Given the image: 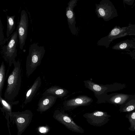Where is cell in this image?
<instances>
[{"mask_svg":"<svg viewBox=\"0 0 135 135\" xmlns=\"http://www.w3.org/2000/svg\"><path fill=\"white\" fill-rule=\"evenodd\" d=\"M5 66L3 62L0 67V97L1 96L2 92L5 82Z\"/></svg>","mask_w":135,"mask_h":135,"instance_id":"obj_20","label":"cell"},{"mask_svg":"<svg viewBox=\"0 0 135 135\" xmlns=\"http://www.w3.org/2000/svg\"><path fill=\"white\" fill-rule=\"evenodd\" d=\"M134 0H123L124 3L127 4L128 5H132L134 3Z\"/></svg>","mask_w":135,"mask_h":135,"instance_id":"obj_24","label":"cell"},{"mask_svg":"<svg viewBox=\"0 0 135 135\" xmlns=\"http://www.w3.org/2000/svg\"><path fill=\"white\" fill-rule=\"evenodd\" d=\"M28 18L26 11L24 10L21 12L20 20L17 28L19 47L22 50L25 45L27 36L28 26Z\"/></svg>","mask_w":135,"mask_h":135,"instance_id":"obj_9","label":"cell"},{"mask_svg":"<svg viewBox=\"0 0 135 135\" xmlns=\"http://www.w3.org/2000/svg\"><path fill=\"white\" fill-rule=\"evenodd\" d=\"M125 117L128 120L130 123V126L128 128L129 130L132 131H135V112L128 113L127 114Z\"/></svg>","mask_w":135,"mask_h":135,"instance_id":"obj_21","label":"cell"},{"mask_svg":"<svg viewBox=\"0 0 135 135\" xmlns=\"http://www.w3.org/2000/svg\"><path fill=\"white\" fill-rule=\"evenodd\" d=\"M13 64L14 68L8 77L4 95L5 100L10 102H12L18 95L22 83L20 63L19 61L15 60Z\"/></svg>","mask_w":135,"mask_h":135,"instance_id":"obj_1","label":"cell"},{"mask_svg":"<svg viewBox=\"0 0 135 135\" xmlns=\"http://www.w3.org/2000/svg\"><path fill=\"white\" fill-rule=\"evenodd\" d=\"M15 16H7V27L6 34L7 38L11 34L15 28Z\"/></svg>","mask_w":135,"mask_h":135,"instance_id":"obj_17","label":"cell"},{"mask_svg":"<svg viewBox=\"0 0 135 135\" xmlns=\"http://www.w3.org/2000/svg\"><path fill=\"white\" fill-rule=\"evenodd\" d=\"M92 101V98L87 96H81L65 101L63 103V106L65 109L70 110L87 105Z\"/></svg>","mask_w":135,"mask_h":135,"instance_id":"obj_11","label":"cell"},{"mask_svg":"<svg viewBox=\"0 0 135 135\" xmlns=\"http://www.w3.org/2000/svg\"><path fill=\"white\" fill-rule=\"evenodd\" d=\"M78 0H71L68 4V6L66 8V15L69 28L71 32L74 35H76L77 29L76 27V22L75 13L74 8L77 5Z\"/></svg>","mask_w":135,"mask_h":135,"instance_id":"obj_10","label":"cell"},{"mask_svg":"<svg viewBox=\"0 0 135 135\" xmlns=\"http://www.w3.org/2000/svg\"><path fill=\"white\" fill-rule=\"evenodd\" d=\"M33 113L29 110L22 112H12L10 116V122L15 124L18 130V135H21L30 124Z\"/></svg>","mask_w":135,"mask_h":135,"instance_id":"obj_4","label":"cell"},{"mask_svg":"<svg viewBox=\"0 0 135 135\" xmlns=\"http://www.w3.org/2000/svg\"><path fill=\"white\" fill-rule=\"evenodd\" d=\"M95 12L98 18L108 22L118 16L117 10L112 2L109 0H102L96 4Z\"/></svg>","mask_w":135,"mask_h":135,"instance_id":"obj_5","label":"cell"},{"mask_svg":"<svg viewBox=\"0 0 135 135\" xmlns=\"http://www.w3.org/2000/svg\"><path fill=\"white\" fill-rule=\"evenodd\" d=\"M53 117L72 131L81 134L84 133L85 132L83 128L76 124L70 116L64 111L56 110L54 112Z\"/></svg>","mask_w":135,"mask_h":135,"instance_id":"obj_6","label":"cell"},{"mask_svg":"<svg viewBox=\"0 0 135 135\" xmlns=\"http://www.w3.org/2000/svg\"><path fill=\"white\" fill-rule=\"evenodd\" d=\"M0 103H1L2 107V108L0 107V109L2 112H3L4 115V113H5V118L7 120V124L8 131L10 135H11V134L10 129V122L9 119L10 116L11 115L12 112V107L13 105L17 104V102H7L6 100L2 98L1 96L0 97Z\"/></svg>","mask_w":135,"mask_h":135,"instance_id":"obj_13","label":"cell"},{"mask_svg":"<svg viewBox=\"0 0 135 135\" xmlns=\"http://www.w3.org/2000/svg\"><path fill=\"white\" fill-rule=\"evenodd\" d=\"M68 91L65 89L57 86H53L46 90L43 94V96H52L62 98L66 96Z\"/></svg>","mask_w":135,"mask_h":135,"instance_id":"obj_15","label":"cell"},{"mask_svg":"<svg viewBox=\"0 0 135 135\" xmlns=\"http://www.w3.org/2000/svg\"><path fill=\"white\" fill-rule=\"evenodd\" d=\"M18 35L17 29L13 34L11 38L6 46L3 49L4 58L9 63V66H11L17 55V46L18 42Z\"/></svg>","mask_w":135,"mask_h":135,"instance_id":"obj_8","label":"cell"},{"mask_svg":"<svg viewBox=\"0 0 135 135\" xmlns=\"http://www.w3.org/2000/svg\"><path fill=\"white\" fill-rule=\"evenodd\" d=\"M4 40L3 26L0 19V45L3 43Z\"/></svg>","mask_w":135,"mask_h":135,"instance_id":"obj_23","label":"cell"},{"mask_svg":"<svg viewBox=\"0 0 135 135\" xmlns=\"http://www.w3.org/2000/svg\"><path fill=\"white\" fill-rule=\"evenodd\" d=\"M83 117L90 125L100 127L108 122L111 116L105 112L96 111L92 113H86Z\"/></svg>","mask_w":135,"mask_h":135,"instance_id":"obj_7","label":"cell"},{"mask_svg":"<svg viewBox=\"0 0 135 135\" xmlns=\"http://www.w3.org/2000/svg\"><path fill=\"white\" fill-rule=\"evenodd\" d=\"M135 49V40H126L115 44L113 46L112 49L119 50L131 52L130 49Z\"/></svg>","mask_w":135,"mask_h":135,"instance_id":"obj_16","label":"cell"},{"mask_svg":"<svg viewBox=\"0 0 135 135\" xmlns=\"http://www.w3.org/2000/svg\"><path fill=\"white\" fill-rule=\"evenodd\" d=\"M46 131V129L45 128L42 127L40 128V131L41 133L45 132Z\"/></svg>","mask_w":135,"mask_h":135,"instance_id":"obj_25","label":"cell"},{"mask_svg":"<svg viewBox=\"0 0 135 135\" xmlns=\"http://www.w3.org/2000/svg\"><path fill=\"white\" fill-rule=\"evenodd\" d=\"M135 106V103H128L126 104L125 106L120 109V111L121 112H131L134 110Z\"/></svg>","mask_w":135,"mask_h":135,"instance_id":"obj_22","label":"cell"},{"mask_svg":"<svg viewBox=\"0 0 135 135\" xmlns=\"http://www.w3.org/2000/svg\"><path fill=\"white\" fill-rule=\"evenodd\" d=\"M57 98L52 96H43L39 101L37 111L41 113L47 111L54 104Z\"/></svg>","mask_w":135,"mask_h":135,"instance_id":"obj_12","label":"cell"},{"mask_svg":"<svg viewBox=\"0 0 135 135\" xmlns=\"http://www.w3.org/2000/svg\"><path fill=\"white\" fill-rule=\"evenodd\" d=\"M45 52L44 46H39L37 43H34L31 45L26 63V74L27 77H29L41 64Z\"/></svg>","mask_w":135,"mask_h":135,"instance_id":"obj_2","label":"cell"},{"mask_svg":"<svg viewBox=\"0 0 135 135\" xmlns=\"http://www.w3.org/2000/svg\"><path fill=\"white\" fill-rule=\"evenodd\" d=\"M128 35H135V25L129 24L128 26L120 27L116 26L108 35L101 38L97 42V45L108 48L113 40Z\"/></svg>","mask_w":135,"mask_h":135,"instance_id":"obj_3","label":"cell"},{"mask_svg":"<svg viewBox=\"0 0 135 135\" xmlns=\"http://www.w3.org/2000/svg\"><path fill=\"white\" fill-rule=\"evenodd\" d=\"M128 96L126 94H120L116 95L110 99L111 102L115 104L122 105L128 100Z\"/></svg>","mask_w":135,"mask_h":135,"instance_id":"obj_18","label":"cell"},{"mask_svg":"<svg viewBox=\"0 0 135 135\" xmlns=\"http://www.w3.org/2000/svg\"><path fill=\"white\" fill-rule=\"evenodd\" d=\"M88 88L96 93H101L106 90V87H103L90 81H86Z\"/></svg>","mask_w":135,"mask_h":135,"instance_id":"obj_19","label":"cell"},{"mask_svg":"<svg viewBox=\"0 0 135 135\" xmlns=\"http://www.w3.org/2000/svg\"><path fill=\"white\" fill-rule=\"evenodd\" d=\"M41 84V78L40 76H39L35 80L32 85L27 90L25 96L24 102L25 104H27L32 100Z\"/></svg>","mask_w":135,"mask_h":135,"instance_id":"obj_14","label":"cell"}]
</instances>
